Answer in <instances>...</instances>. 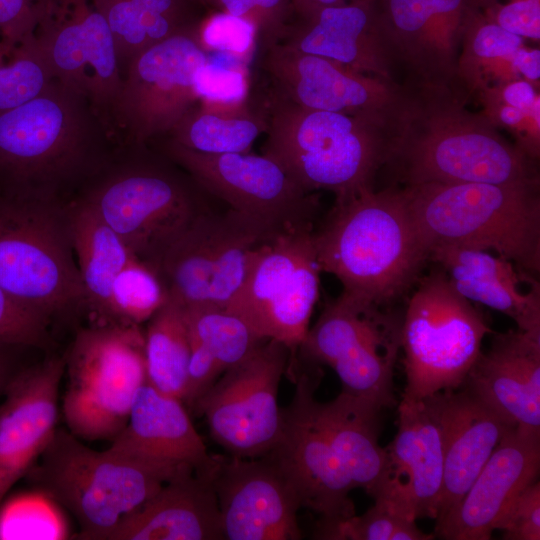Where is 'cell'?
Listing matches in <instances>:
<instances>
[{"label":"cell","mask_w":540,"mask_h":540,"mask_svg":"<svg viewBox=\"0 0 540 540\" xmlns=\"http://www.w3.org/2000/svg\"><path fill=\"white\" fill-rule=\"evenodd\" d=\"M409 88L385 164L403 186L539 181L537 159L506 140L482 112L467 109L466 98Z\"/></svg>","instance_id":"obj_1"},{"label":"cell","mask_w":540,"mask_h":540,"mask_svg":"<svg viewBox=\"0 0 540 540\" xmlns=\"http://www.w3.org/2000/svg\"><path fill=\"white\" fill-rule=\"evenodd\" d=\"M314 241L321 272L334 275L342 293L378 306L401 295L428 260L399 187L336 197Z\"/></svg>","instance_id":"obj_2"},{"label":"cell","mask_w":540,"mask_h":540,"mask_svg":"<svg viewBox=\"0 0 540 540\" xmlns=\"http://www.w3.org/2000/svg\"><path fill=\"white\" fill-rule=\"evenodd\" d=\"M421 241L486 251L529 276L540 270L539 181L426 183L402 187Z\"/></svg>","instance_id":"obj_3"},{"label":"cell","mask_w":540,"mask_h":540,"mask_svg":"<svg viewBox=\"0 0 540 540\" xmlns=\"http://www.w3.org/2000/svg\"><path fill=\"white\" fill-rule=\"evenodd\" d=\"M266 121L263 154L309 192L336 197L373 187L388 160L391 130L361 116L258 99Z\"/></svg>","instance_id":"obj_4"},{"label":"cell","mask_w":540,"mask_h":540,"mask_svg":"<svg viewBox=\"0 0 540 540\" xmlns=\"http://www.w3.org/2000/svg\"><path fill=\"white\" fill-rule=\"evenodd\" d=\"M175 475L109 448L93 450L68 429L57 428L26 477L36 491L76 519L77 539L106 540Z\"/></svg>","instance_id":"obj_5"},{"label":"cell","mask_w":540,"mask_h":540,"mask_svg":"<svg viewBox=\"0 0 540 540\" xmlns=\"http://www.w3.org/2000/svg\"><path fill=\"white\" fill-rule=\"evenodd\" d=\"M67 214L36 196L0 198V288L47 317L84 303Z\"/></svg>","instance_id":"obj_6"},{"label":"cell","mask_w":540,"mask_h":540,"mask_svg":"<svg viewBox=\"0 0 540 540\" xmlns=\"http://www.w3.org/2000/svg\"><path fill=\"white\" fill-rule=\"evenodd\" d=\"M65 358L68 430L81 440L112 441L146 383L144 332L137 325L97 323L77 333Z\"/></svg>","instance_id":"obj_7"},{"label":"cell","mask_w":540,"mask_h":540,"mask_svg":"<svg viewBox=\"0 0 540 540\" xmlns=\"http://www.w3.org/2000/svg\"><path fill=\"white\" fill-rule=\"evenodd\" d=\"M489 333L483 314L454 288L445 271L423 277L403 315L402 400L460 389Z\"/></svg>","instance_id":"obj_8"},{"label":"cell","mask_w":540,"mask_h":540,"mask_svg":"<svg viewBox=\"0 0 540 540\" xmlns=\"http://www.w3.org/2000/svg\"><path fill=\"white\" fill-rule=\"evenodd\" d=\"M341 293L328 304L299 346L308 364L328 365L342 392L382 411L396 405L394 367L403 316Z\"/></svg>","instance_id":"obj_9"},{"label":"cell","mask_w":540,"mask_h":540,"mask_svg":"<svg viewBox=\"0 0 540 540\" xmlns=\"http://www.w3.org/2000/svg\"><path fill=\"white\" fill-rule=\"evenodd\" d=\"M276 232L232 210L197 216L162 252L154 270L169 299L183 307L226 308L256 250Z\"/></svg>","instance_id":"obj_10"},{"label":"cell","mask_w":540,"mask_h":540,"mask_svg":"<svg viewBox=\"0 0 540 540\" xmlns=\"http://www.w3.org/2000/svg\"><path fill=\"white\" fill-rule=\"evenodd\" d=\"M320 273L313 227L278 233L256 250L225 309L262 338L285 344L294 356L309 329Z\"/></svg>","instance_id":"obj_11"},{"label":"cell","mask_w":540,"mask_h":540,"mask_svg":"<svg viewBox=\"0 0 540 540\" xmlns=\"http://www.w3.org/2000/svg\"><path fill=\"white\" fill-rule=\"evenodd\" d=\"M263 96L300 107L368 118L393 131L411 91L405 84L357 72L281 42L256 51Z\"/></svg>","instance_id":"obj_12"},{"label":"cell","mask_w":540,"mask_h":540,"mask_svg":"<svg viewBox=\"0 0 540 540\" xmlns=\"http://www.w3.org/2000/svg\"><path fill=\"white\" fill-rule=\"evenodd\" d=\"M206 195L193 179L145 165L111 177L84 201L136 257L153 267L197 216L212 209Z\"/></svg>","instance_id":"obj_13"},{"label":"cell","mask_w":540,"mask_h":540,"mask_svg":"<svg viewBox=\"0 0 540 540\" xmlns=\"http://www.w3.org/2000/svg\"><path fill=\"white\" fill-rule=\"evenodd\" d=\"M291 355L282 342L263 341L196 403L192 411L205 417L213 441L229 455L258 458L278 443L283 425L278 390Z\"/></svg>","instance_id":"obj_14"},{"label":"cell","mask_w":540,"mask_h":540,"mask_svg":"<svg viewBox=\"0 0 540 540\" xmlns=\"http://www.w3.org/2000/svg\"><path fill=\"white\" fill-rule=\"evenodd\" d=\"M167 156L211 197L276 232L313 227L316 192L304 189L278 162L249 152L208 154L172 140Z\"/></svg>","instance_id":"obj_15"},{"label":"cell","mask_w":540,"mask_h":540,"mask_svg":"<svg viewBox=\"0 0 540 540\" xmlns=\"http://www.w3.org/2000/svg\"><path fill=\"white\" fill-rule=\"evenodd\" d=\"M196 27L146 48L125 66L110 113L137 142L169 134L199 103L194 78L208 53Z\"/></svg>","instance_id":"obj_16"},{"label":"cell","mask_w":540,"mask_h":540,"mask_svg":"<svg viewBox=\"0 0 540 540\" xmlns=\"http://www.w3.org/2000/svg\"><path fill=\"white\" fill-rule=\"evenodd\" d=\"M308 366L287 373L295 382L294 395L282 409L281 437L267 455L293 488L301 507L320 515V520L344 519L355 514L350 498L355 488L317 416L315 391L321 375Z\"/></svg>","instance_id":"obj_17"},{"label":"cell","mask_w":540,"mask_h":540,"mask_svg":"<svg viewBox=\"0 0 540 540\" xmlns=\"http://www.w3.org/2000/svg\"><path fill=\"white\" fill-rule=\"evenodd\" d=\"M485 0H377L382 34L403 84L464 98L458 59L466 29ZM468 100V99H467Z\"/></svg>","instance_id":"obj_18"},{"label":"cell","mask_w":540,"mask_h":540,"mask_svg":"<svg viewBox=\"0 0 540 540\" xmlns=\"http://www.w3.org/2000/svg\"><path fill=\"white\" fill-rule=\"evenodd\" d=\"M88 103L54 80L0 113V168L19 181L49 180L76 164L88 140Z\"/></svg>","instance_id":"obj_19"},{"label":"cell","mask_w":540,"mask_h":540,"mask_svg":"<svg viewBox=\"0 0 540 540\" xmlns=\"http://www.w3.org/2000/svg\"><path fill=\"white\" fill-rule=\"evenodd\" d=\"M35 38L56 81L98 114L110 112L123 73L113 35L95 0H56Z\"/></svg>","instance_id":"obj_20"},{"label":"cell","mask_w":540,"mask_h":540,"mask_svg":"<svg viewBox=\"0 0 540 540\" xmlns=\"http://www.w3.org/2000/svg\"><path fill=\"white\" fill-rule=\"evenodd\" d=\"M442 392L401 400L397 433L385 447V469L373 498L414 521L438 515L444 470Z\"/></svg>","instance_id":"obj_21"},{"label":"cell","mask_w":540,"mask_h":540,"mask_svg":"<svg viewBox=\"0 0 540 540\" xmlns=\"http://www.w3.org/2000/svg\"><path fill=\"white\" fill-rule=\"evenodd\" d=\"M224 539L299 540V500L268 456L241 458L215 454L210 473Z\"/></svg>","instance_id":"obj_22"},{"label":"cell","mask_w":540,"mask_h":540,"mask_svg":"<svg viewBox=\"0 0 540 540\" xmlns=\"http://www.w3.org/2000/svg\"><path fill=\"white\" fill-rule=\"evenodd\" d=\"M65 356L16 370L0 399V504L36 464L57 429Z\"/></svg>","instance_id":"obj_23"},{"label":"cell","mask_w":540,"mask_h":540,"mask_svg":"<svg viewBox=\"0 0 540 540\" xmlns=\"http://www.w3.org/2000/svg\"><path fill=\"white\" fill-rule=\"evenodd\" d=\"M540 467V433L511 428L462 497L435 524L434 537L488 540L511 501L534 482Z\"/></svg>","instance_id":"obj_24"},{"label":"cell","mask_w":540,"mask_h":540,"mask_svg":"<svg viewBox=\"0 0 540 540\" xmlns=\"http://www.w3.org/2000/svg\"><path fill=\"white\" fill-rule=\"evenodd\" d=\"M278 42L360 73L396 81L377 0H355L295 13Z\"/></svg>","instance_id":"obj_25"},{"label":"cell","mask_w":540,"mask_h":540,"mask_svg":"<svg viewBox=\"0 0 540 540\" xmlns=\"http://www.w3.org/2000/svg\"><path fill=\"white\" fill-rule=\"evenodd\" d=\"M112 451L143 465L177 474L192 469L210 475L215 455L196 431L185 404L147 382L138 390Z\"/></svg>","instance_id":"obj_26"},{"label":"cell","mask_w":540,"mask_h":540,"mask_svg":"<svg viewBox=\"0 0 540 540\" xmlns=\"http://www.w3.org/2000/svg\"><path fill=\"white\" fill-rule=\"evenodd\" d=\"M462 387L510 425L540 433V333L495 334Z\"/></svg>","instance_id":"obj_27"},{"label":"cell","mask_w":540,"mask_h":540,"mask_svg":"<svg viewBox=\"0 0 540 540\" xmlns=\"http://www.w3.org/2000/svg\"><path fill=\"white\" fill-rule=\"evenodd\" d=\"M224 539L217 496L211 477L192 469L179 472L106 540Z\"/></svg>","instance_id":"obj_28"},{"label":"cell","mask_w":540,"mask_h":540,"mask_svg":"<svg viewBox=\"0 0 540 540\" xmlns=\"http://www.w3.org/2000/svg\"><path fill=\"white\" fill-rule=\"evenodd\" d=\"M443 484L435 520L468 491L513 427L466 388L442 392Z\"/></svg>","instance_id":"obj_29"},{"label":"cell","mask_w":540,"mask_h":540,"mask_svg":"<svg viewBox=\"0 0 540 540\" xmlns=\"http://www.w3.org/2000/svg\"><path fill=\"white\" fill-rule=\"evenodd\" d=\"M443 268L454 288L466 299L481 303L511 318L517 329L540 333V286L511 261L489 251L461 246H439L429 252Z\"/></svg>","instance_id":"obj_30"},{"label":"cell","mask_w":540,"mask_h":540,"mask_svg":"<svg viewBox=\"0 0 540 540\" xmlns=\"http://www.w3.org/2000/svg\"><path fill=\"white\" fill-rule=\"evenodd\" d=\"M315 409L354 488L374 498L386 463L379 444L382 410L342 391L329 402L316 400Z\"/></svg>","instance_id":"obj_31"},{"label":"cell","mask_w":540,"mask_h":540,"mask_svg":"<svg viewBox=\"0 0 540 540\" xmlns=\"http://www.w3.org/2000/svg\"><path fill=\"white\" fill-rule=\"evenodd\" d=\"M72 247L84 291V304L104 323L112 283L135 256L121 237L85 202L67 213Z\"/></svg>","instance_id":"obj_32"},{"label":"cell","mask_w":540,"mask_h":540,"mask_svg":"<svg viewBox=\"0 0 540 540\" xmlns=\"http://www.w3.org/2000/svg\"><path fill=\"white\" fill-rule=\"evenodd\" d=\"M184 309L190 336L188 369L202 382H215L267 340L225 308L200 305Z\"/></svg>","instance_id":"obj_33"},{"label":"cell","mask_w":540,"mask_h":540,"mask_svg":"<svg viewBox=\"0 0 540 540\" xmlns=\"http://www.w3.org/2000/svg\"><path fill=\"white\" fill-rule=\"evenodd\" d=\"M199 0H95L113 35L121 69L138 53L198 24Z\"/></svg>","instance_id":"obj_34"},{"label":"cell","mask_w":540,"mask_h":540,"mask_svg":"<svg viewBox=\"0 0 540 540\" xmlns=\"http://www.w3.org/2000/svg\"><path fill=\"white\" fill-rule=\"evenodd\" d=\"M266 121L251 96L239 105L199 102L169 133L170 140L197 152L224 154L249 152Z\"/></svg>","instance_id":"obj_35"},{"label":"cell","mask_w":540,"mask_h":540,"mask_svg":"<svg viewBox=\"0 0 540 540\" xmlns=\"http://www.w3.org/2000/svg\"><path fill=\"white\" fill-rule=\"evenodd\" d=\"M524 39L500 27L479 11L463 37L458 59V84L468 100L480 89L521 78L513 64Z\"/></svg>","instance_id":"obj_36"},{"label":"cell","mask_w":540,"mask_h":540,"mask_svg":"<svg viewBox=\"0 0 540 540\" xmlns=\"http://www.w3.org/2000/svg\"><path fill=\"white\" fill-rule=\"evenodd\" d=\"M147 322L144 332L146 382L183 402L190 359L185 309L168 299Z\"/></svg>","instance_id":"obj_37"},{"label":"cell","mask_w":540,"mask_h":540,"mask_svg":"<svg viewBox=\"0 0 540 540\" xmlns=\"http://www.w3.org/2000/svg\"><path fill=\"white\" fill-rule=\"evenodd\" d=\"M158 273L134 256L115 277L104 323L137 325L148 321L167 301Z\"/></svg>","instance_id":"obj_38"},{"label":"cell","mask_w":540,"mask_h":540,"mask_svg":"<svg viewBox=\"0 0 540 540\" xmlns=\"http://www.w3.org/2000/svg\"><path fill=\"white\" fill-rule=\"evenodd\" d=\"M54 80L35 36L21 42L0 37V113L35 98Z\"/></svg>","instance_id":"obj_39"},{"label":"cell","mask_w":540,"mask_h":540,"mask_svg":"<svg viewBox=\"0 0 540 540\" xmlns=\"http://www.w3.org/2000/svg\"><path fill=\"white\" fill-rule=\"evenodd\" d=\"M320 540H431L416 521L401 516L382 503L374 504L363 514L338 520H319L313 533Z\"/></svg>","instance_id":"obj_40"},{"label":"cell","mask_w":540,"mask_h":540,"mask_svg":"<svg viewBox=\"0 0 540 540\" xmlns=\"http://www.w3.org/2000/svg\"><path fill=\"white\" fill-rule=\"evenodd\" d=\"M251 65L225 54H208L196 71L194 88L199 102L239 105L249 100L252 87Z\"/></svg>","instance_id":"obj_41"},{"label":"cell","mask_w":540,"mask_h":540,"mask_svg":"<svg viewBox=\"0 0 540 540\" xmlns=\"http://www.w3.org/2000/svg\"><path fill=\"white\" fill-rule=\"evenodd\" d=\"M196 36L208 54H225L252 66L257 51V30L242 17L216 11L200 20Z\"/></svg>","instance_id":"obj_42"},{"label":"cell","mask_w":540,"mask_h":540,"mask_svg":"<svg viewBox=\"0 0 540 540\" xmlns=\"http://www.w3.org/2000/svg\"><path fill=\"white\" fill-rule=\"evenodd\" d=\"M42 493L10 500L0 510V539H58L65 535Z\"/></svg>","instance_id":"obj_43"},{"label":"cell","mask_w":540,"mask_h":540,"mask_svg":"<svg viewBox=\"0 0 540 540\" xmlns=\"http://www.w3.org/2000/svg\"><path fill=\"white\" fill-rule=\"evenodd\" d=\"M218 11L245 18L257 30V50L276 43L292 17V0H200Z\"/></svg>","instance_id":"obj_44"},{"label":"cell","mask_w":540,"mask_h":540,"mask_svg":"<svg viewBox=\"0 0 540 540\" xmlns=\"http://www.w3.org/2000/svg\"><path fill=\"white\" fill-rule=\"evenodd\" d=\"M50 321L0 288V346L44 347L49 339Z\"/></svg>","instance_id":"obj_45"},{"label":"cell","mask_w":540,"mask_h":540,"mask_svg":"<svg viewBox=\"0 0 540 540\" xmlns=\"http://www.w3.org/2000/svg\"><path fill=\"white\" fill-rule=\"evenodd\" d=\"M496 530L505 540L540 539V482L526 486L506 508Z\"/></svg>","instance_id":"obj_46"},{"label":"cell","mask_w":540,"mask_h":540,"mask_svg":"<svg viewBox=\"0 0 540 540\" xmlns=\"http://www.w3.org/2000/svg\"><path fill=\"white\" fill-rule=\"evenodd\" d=\"M56 0H0V37L12 42L33 38Z\"/></svg>","instance_id":"obj_47"},{"label":"cell","mask_w":540,"mask_h":540,"mask_svg":"<svg viewBox=\"0 0 540 540\" xmlns=\"http://www.w3.org/2000/svg\"><path fill=\"white\" fill-rule=\"evenodd\" d=\"M485 15L508 32L539 42L540 1L511 0L506 4L492 2Z\"/></svg>","instance_id":"obj_48"},{"label":"cell","mask_w":540,"mask_h":540,"mask_svg":"<svg viewBox=\"0 0 540 540\" xmlns=\"http://www.w3.org/2000/svg\"><path fill=\"white\" fill-rule=\"evenodd\" d=\"M514 67L518 75L536 86H539L540 79V50L521 46L513 58Z\"/></svg>","instance_id":"obj_49"},{"label":"cell","mask_w":540,"mask_h":540,"mask_svg":"<svg viewBox=\"0 0 540 540\" xmlns=\"http://www.w3.org/2000/svg\"><path fill=\"white\" fill-rule=\"evenodd\" d=\"M10 347L0 346V399L6 389L8 382L16 372L10 354Z\"/></svg>","instance_id":"obj_50"},{"label":"cell","mask_w":540,"mask_h":540,"mask_svg":"<svg viewBox=\"0 0 540 540\" xmlns=\"http://www.w3.org/2000/svg\"><path fill=\"white\" fill-rule=\"evenodd\" d=\"M352 1L355 0H292V15L320 7L343 5Z\"/></svg>","instance_id":"obj_51"},{"label":"cell","mask_w":540,"mask_h":540,"mask_svg":"<svg viewBox=\"0 0 540 540\" xmlns=\"http://www.w3.org/2000/svg\"><path fill=\"white\" fill-rule=\"evenodd\" d=\"M536 1H540V0H536Z\"/></svg>","instance_id":"obj_52"},{"label":"cell","mask_w":540,"mask_h":540,"mask_svg":"<svg viewBox=\"0 0 540 540\" xmlns=\"http://www.w3.org/2000/svg\"><path fill=\"white\" fill-rule=\"evenodd\" d=\"M200 1V0H199ZM201 2V1H200Z\"/></svg>","instance_id":"obj_53"}]
</instances>
